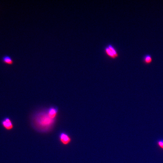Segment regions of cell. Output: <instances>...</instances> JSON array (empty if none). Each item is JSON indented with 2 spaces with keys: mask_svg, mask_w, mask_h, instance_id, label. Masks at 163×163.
<instances>
[{
  "mask_svg": "<svg viewBox=\"0 0 163 163\" xmlns=\"http://www.w3.org/2000/svg\"><path fill=\"white\" fill-rule=\"evenodd\" d=\"M56 119L50 118L47 109L40 110L34 113L32 117L31 123L34 128L40 133H48L53 129Z\"/></svg>",
  "mask_w": 163,
  "mask_h": 163,
  "instance_id": "6da1fadb",
  "label": "cell"
},
{
  "mask_svg": "<svg viewBox=\"0 0 163 163\" xmlns=\"http://www.w3.org/2000/svg\"><path fill=\"white\" fill-rule=\"evenodd\" d=\"M104 51L106 55L110 58L115 59L119 57L118 51L112 44H108L105 46Z\"/></svg>",
  "mask_w": 163,
  "mask_h": 163,
  "instance_id": "7a4b0ae2",
  "label": "cell"
},
{
  "mask_svg": "<svg viewBox=\"0 0 163 163\" xmlns=\"http://www.w3.org/2000/svg\"><path fill=\"white\" fill-rule=\"evenodd\" d=\"M59 139L63 145H67L72 141V139L69 134L64 131L61 132L59 135Z\"/></svg>",
  "mask_w": 163,
  "mask_h": 163,
  "instance_id": "3957f363",
  "label": "cell"
},
{
  "mask_svg": "<svg viewBox=\"0 0 163 163\" xmlns=\"http://www.w3.org/2000/svg\"><path fill=\"white\" fill-rule=\"evenodd\" d=\"M1 123L3 127L6 130H11L14 128L12 121L9 117H5L3 118L1 121Z\"/></svg>",
  "mask_w": 163,
  "mask_h": 163,
  "instance_id": "277c9868",
  "label": "cell"
},
{
  "mask_svg": "<svg viewBox=\"0 0 163 163\" xmlns=\"http://www.w3.org/2000/svg\"><path fill=\"white\" fill-rule=\"evenodd\" d=\"M48 114L50 118L56 119L59 113V110L56 106H51L47 109Z\"/></svg>",
  "mask_w": 163,
  "mask_h": 163,
  "instance_id": "5b68a950",
  "label": "cell"
},
{
  "mask_svg": "<svg viewBox=\"0 0 163 163\" xmlns=\"http://www.w3.org/2000/svg\"><path fill=\"white\" fill-rule=\"evenodd\" d=\"M143 61L144 63L146 64H149L152 62V57L150 54H146L143 56Z\"/></svg>",
  "mask_w": 163,
  "mask_h": 163,
  "instance_id": "8992f818",
  "label": "cell"
},
{
  "mask_svg": "<svg viewBox=\"0 0 163 163\" xmlns=\"http://www.w3.org/2000/svg\"><path fill=\"white\" fill-rule=\"evenodd\" d=\"M3 62L8 65H12L13 64V61L10 56L8 55L3 56L2 58Z\"/></svg>",
  "mask_w": 163,
  "mask_h": 163,
  "instance_id": "52a82bcc",
  "label": "cell"
},
{
  "mask_svg": "<svg viewBox=\"0 0 163 163\" xmlns=\"http://www.w3.org/2000/svg\"><path fill=\"white\" fill-rule=\"evenodd\" d=\"M156 144L157 146L161 148V150H163V139H159L157 140L156 142Z\"/></svg>",
  "mask_w": 163,
  "mask_h": 163,
  "instance_id": "ba28073f",
  "label": "cell"
}]
</instances>
